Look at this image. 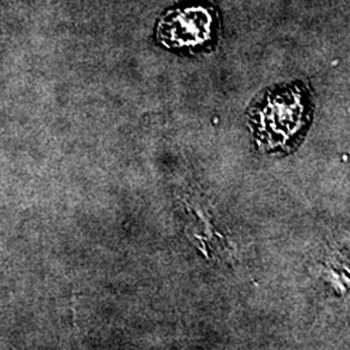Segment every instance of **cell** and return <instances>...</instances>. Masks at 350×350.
I'll return each mask as SVG.
<instances>
[{
    "label": "cell",
    "instance_id": "6da1fadb",
    "mask_svg": "<svg viewBox=\"0 0 350 350\" xmlns=\"http://www.w3.org/2000/svg\"><path fill=\"white\" fill-rule=\"evenodd\" d=\"M309 99L299 86L279 88L253 105L250 120L265 147H292L309 118Z\"/></svg>",
    "mask_w": 350,
    "mask_h": 350
},
{
    "label": "cell",
    "instance_id": "7a4b0ae2",
    "mask_svg": "<svg viewBox=\"0 0 350 350\" xmlns=\"http://www.w3.org/2000/svg\"><path fill=\"white\" fill-rule=\"evenodd\" d=\"M217 13L204 4L179 7L165 13L157 39L167 49L198 51L208 46L217 31Z\"/></svg>",
    "mask_w": 350,
    "mask_h": 350
}]
</instances>
